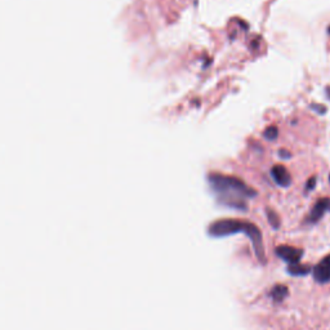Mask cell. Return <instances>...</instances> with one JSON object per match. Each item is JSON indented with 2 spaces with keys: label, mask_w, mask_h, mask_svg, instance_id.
<instances>
[{
  "label": "cell",
  "mask_w": 330,
  "mask_h": 330,
  "mask_svg": "<svg viewBox=\"0 0 330 330\" xmlns=\"http://www.w3.org/2000/svg\"><path fill=\"white\" fill-rule=\"evenodd\" d=\"M208 183L211 191L218 196L219 201L228 207L245 210V199L257 196V191L234 176H226L221 173L208 174Z\"/></svg>",
  "instance_id": "1"
},
{
  "label": "cell",
  "mask_w": 330,
  "mask_h": 330,
  "mask_svg": "<svg viewBox=\"0 0 330 330\" xmlns=\"http://www.w3.org/2000/svg\"><path fill=\"white\" fill-rule=\"evenodd\" d=\"M250 222L240 221V219H219V221L213 222L208 232L213 238H223V236H230L238 232H244L246 234Z\"/></svg>",
  "instance_id": "2"
},
{
  "label": "cell",
  "mask_w": 330,
  "mask_h": 330,
  "mask_svg": "<svg viewBox=\"0 0 330 330\" xmlns=\"http://www.w3.org/2000/svg\"><path fill=\"white\" fill-rule=\"evenodd\" d=\"M313 279L320 284L330 281V255H327L313 269Z\"/></svg>",
  "instance_id": "3"
},
{
  "label": "cell",
  "mask_w": 330,
  "mask_h": 330,
  "mask_svg": "<svg viewBox=\"0 0 330 330\" xmlns=\"http://www.w3.org/2000/svg\"><path fill=\"white\" fill-rule=\"evenodd\" d=\"M276 254L279 255L281 259L286 261L289 265H293V263L300 262L303 255V250L302 249L294 248V246L280 245L276 249Z\"/></svg>",
  "instance_id": "4"
},
{
  "label": "cell",
  "mask_w": 330,
  "mask_h": 330,
  "mask_svg": "<svg viewBox=\"0 0 330 330\" xmlns=\"http://www.w3.org/2000/svg\"><path fill=\"white\" fill-rule=\"evenodd\" d=\"M327 211H330V198H323L313 205L312 210L307 217V223H316L324 217Z\"/></svg>",
  "instance_id": "5"
},
{
  "label": "cell",
  "mask_w": 330,
  "mask_h": 330,
  "mask_svg": "<svg viewBox=\"0 0 330 330\" xmlns=\"http://www.w3.org/2000/svg\"><path fill=\"white\" fill-rule=\"evenodd\" d=\"M271 176H272L276 183L281 186V187H288L292 183V176H290V173L284 165H280V164L275 165L271 169Z\"/></svg>",
  "instance_id": "6"
},
{
  "label": "cell",
  "mask_w": 330,
  "mask_h": 330,
  "mask_svg": "<svg viewBox=\"0 0 330 330\" xmlns=\"http://www.w3.org/2000/svg\"><path fill=\"white\" fill-rule=\"evenodd\" d=\"M288 294H289V290H288L285 285H276L271 290V298L275 302H283L288 297Z\"/></svg>",
  "instance_id": "7"
},
{
  "label": "cell",
  "mask_w": 330,
  "mask_h": 330,
  "mask_svg": "<svg viewBox=\"0 0 330 330\" xmlns=\"http://www.w3.org/2000/svg\"><path fill=\"white\" fill-rule=\"evenodd\" d=\"M288 271H289V273H292V275H294V276H303L310 272L311 267L306 265H300V263L298 262V263H293V265H289Z\"/></svg>",
  "instance_id": "8"
},
{
  "label": "cell",
  "mask_w": 330,
  "mask_h": 330,
  "mask_svg": "<svg viewBox=\"0 0 330 330\" xmlns=\"http://www.w3.org/2000/svg\"><path fill=\"white\" fill-rule=\"evenodd\" d=\"M267 218H269L270 225L272 226L273 228L280 227V218L275 210H272V209H267Z\"/></svg>",
  "instance_id": "9"
},
{
  "label": "cell",
  "mask_w": 330,
  "mask_h": 330,
  "mask_svg": "<svg viewBox=\"0 0 330 330\" xmlns=\"http://www.w3.org/2000/svg\"><path fill=\"white\" fill-rule=\"evenodd\" d=\"M263 136H265L266 140L275 141L276 138H277V136H279V130H277L276 126H270V128H267V129L265 130Z\"/></svg>",
  "instance_id": "10"
},
{
  "label": "cell",
  "mask_w": 330,
  "mask_h": 330,
  "mask_svg": "<svg viewBox=\"0 0 330 330\" xmlns=\"http://www.w3.org/2000/svg\"><path fill=\"white\" fill-rule=\"evenodd\" d=\"M315 184H316V178L312 177L308 180V182H307V186H306V191H311L313 187H315Z\"/></svg>",
  "instance_id": "11"
},
{
  "label": "cell",
  "mask_w": 330,
  "mask_h": 330,
  "mask_svg": "<svg viewBox=\"0 0 330 330\" xmlns=\"http://www.w3.org/2000/svg\"><path fill=\"white\" fill-rule=\"evenodd\" d=\"M311 107H312V110H315V111H317V113H320V114H324L325 111H327V109L321 105H312Z\"/></svg>",
  "instance_id": "12"
},
{
  "label": "cell",
  "mask_w": 330,
  "mask_h": 330,
  "mask_svg": "<svg viewBox=\"0 0 330 330\" xmlns=\"http://www.w3.org/2000/svg\"><path fill=\"white\" fill-rule=\"evenodd\" d=\"M280 156H281V157H290V153L286 152L285 150H281V151H280Z\"/></svg>",
  "instance_id": "13"
},
{
  "label": "cell",
  "mask_w": 330,
  "mask_h": 330,
  "mask_svg": "<svg viewBox=\"0 0 330 330\" xmlns=\"http://www.w3.org/2000/svg\"><path fill=\"white\" fill-rule=\"evenodd\" d=\"M329 34H330V28H329Z\"/></svg>",
  "instance_id": "14"
},
{
  "label": "cell",
  "mask_w": 330,
  "mask_h": 330,
  "mask_svg": "<svg viewBox=\"0 0 330 330\" xmlns=\"http://www.w3.org/2000/svg\"><path fill=\"white\" fill-rule=\"evenodd\" d=\"M329 180H330V176H329Z\"/></svg>",
  "instance_id": "15"
}]
</instances>
